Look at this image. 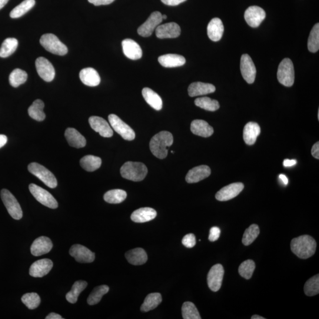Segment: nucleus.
<instances>
[{"label": "nucleus", "mask_w": 319, "mask_h": 319, "mask_svg": "<svg viewBox=\"0 0 319 319\" xmlns=\"http://www.w3.org/2000/svg\"><path fill=\"white\" fill-rule=\"evenodd\" d=\"M316 246L314 239L307 235L294 238L291 242L292 252L301 259H307L313 255Z\"/></svg>", "instance_id": "nucleus-1"}, {"label": "nucleus", "mask_w": 319, "mask_h": 319, "mask_svg": "<svg viewBox=\"0 0 319 319\" xmlns=\"http://www.w3.org/2000/svg\"><path fill=\"white\" fill-rule=\"evenodd\" d=\"M174 143V137L171 132L161 131L155 135L149 142V148L156 157L165 158L168 154V148Z\"/></svg>", "instance_id": "nucleus-2"}, {"label": "nucleus", "mask_w": 319, "mask_h": 319, "mask_svg": "<svg viewBox=\"0 0 319 319\" xmlns=\"http://www.w3.org/2000/svg\"><path fill=\"white\" fill-rule=\"evenodd\" d=\"M122 178L134 182H140L147 174V168L142 163L127 162L121 168Z\"/></svg>", "instance_id": "nucleus-3"}, {"label": "nucleus", "mask_w": 319, "mask_h": 319, "mask_svg": "<svg viewBox=\"0 0 319 319\" xmlns=\"http://www.w3.org/2000/svg\"><path fill=\"white\" fill-rule=\"evenodd\" d=\"M40 43L46 51L54 55L64 56L68 52V48L55 35H43Z\"/></svg>", "instance_id": "nucleus-4"}, {"label": "nucleus", "mask_w": 319, "mask_h": 319, "mask_svg": "<svg viewBox=\"0 0 319 319\" xmlns=\"http://www.w3.org/2000/svg\"><path fill=\"white\" fill-rule=\"evenodd\" d=\"M277 79L281 84L290 87L294 82V69L291 59L285 58L278 66Z\"/></svg>", "instance_id": "nucleus-5"}, {"label": "nucleus", "mask_w": 319, "mask_h": 319, "mask_svg": "<svg viewBox=\"0 0 319 319\" xmlns=\"http://www.w3.org/2000/svg\"><path fill=\"white\" fill-rule=\"evenodd\" d=\"M28 170L50 188H55L58 182L51 172L37 163H32L28 166Z\"/></svg>", "instance_id": "nucleus-6"}, {"label": "nucleus", "mask_w": 319, "mask_h": 319, "mask_svg": "<svg viewBox=\"0 0 319 319\" xmlns=\"http://www.w3.org/2000/svg\"><path fill=\"white\" fill-rule=\"evenodd\" d=\"M1 198L11 217L16 220L22 219L23 211L21 205L12 193L7 189H2Z\"/></svg>", "instance_id": "nucleus-7"}, {"label": "nucleus", "mask_w": 319, "mask_h": 319, "mask_svg": "<svg viewBox=\"0 0 319 319\" xmlns=\"http://www.w3.org/2000/svg\"><path fill=\"white\" fill-rule=\"evenodd\" d=\"M29 190L36 200L45 207L51 209H56L58 207L57 201L45 189L32 184L29 185Z\"/></svg>", "instance_id": "nucleus-8"}, {"label": "nucleus", "mask_w": 319, "mask_h": 319, "mask_svg": "<svg viewBox=\"0 0 319 319\" xmlns=\"http://www.w3.org/2000/svg\"><path fill=\"white\" fill-rule=\"evenodd\" d=\"M108 120L115 131L117 132L125 140L132 141L135 138V134L134 130L126 123L122 121L117 115H109Z\"/></svg>", "instance_id": "nucleus-9"}, {"label": "nucleus", "mask_w": 319, "mask_h": 319, "mask_svg": "<svg viewBox=\"0 0 319 319\" xmlns=\"http://www.w3.org/2000/svg\"><path fill=\"white\" fill-rule=\"evenodd\" d=\"M163 21L162 15L158 12L151 13L143 24L139 27L138 33L142 37H149Z\"/></svg>", "instance_id": "nucleus-10"}, {"label": "nucleus", "mask_w": 319, "mask_h": 319, "mask_svg": "<svg viewBox=\"0 0 319 319\" xmlns=\"http://www.w3.org/2000/svg\"><path fill=\"white\" fill-rule=\"evenodd\" d=\"M224 275L223 266L216 264L211 268L208 274V287L212 291L217 292L221 288Z\"/></svg>", "instance_id": "nucleus-11"}, {"label": "nucleus", "mask_w": 319, "mask_h": 319, "mask_svg": "<svg viewBox=\"0 0 319 319\" xmlns=\"http://www.w3.org/2000/svg\"><path fill=\"white\" fill-rule=\"evenodd\" d=\"M266 13L263 9L258 6H251L246 10L244 18L247 24L251 28H256L264 21Z\"/></svg>", "instance_id": "nucleus-12"}, {"label": "nucleus", "mask_w": 319, "mask_h": 319, "mask_svg": "<svg viewBox=\"0 0 319 319\" xmlns=\"http://www.w3.org/2000/svg\"><path fill=\"white\" fill-rule=\"evenodd\" d=\"M240 68L242 77L245 81L249 84H253L257 71L253 61L248 54H244L241 56Z\"/></svg>", "instance_id": "nucleus-13"}, {"label": "nucleus", "mask_w": 319, "mask_h": 319, "mask_svg": "<svg viewBox=\"0 0 319 319\" xmlns=\"http://www.w3.org/2000/svg\"><path fill=\"white\" fill-rule=\"evenodd\" d=\"M36 68L41 78L46 82H51L55 78V70L47 59L38 58L36 61Z\"/></svg>", "instance_id": "nucleus-14"}, {"label": "nucleus", "mask_w": 319, "mask_h": 319, "mask_svg": "<svg viewBox=\"0 0 319 319\" xmlns=\"http://www.w3.org/2000/svg\"><path fill=\"white\" fill-rule=\"evenodd\" d=\"M69 254L75 258L76 261L81 263H90L95 260V253L89 250L88 248L79 244L72 246Z\"/></svg>", "instance_id": "nucleus-15"}, {"label": "nucleus", "mask_w": 319, "mask_h": 319, "mask_svg": "<svg viewBox=\"0 0 319 319\" xmlns=\"http://www.w3.org/2000/svg\"><path fill=\"white\" fill-rule=\"evenodd\" d=\"M244 185L242 183H234L225 186L218 191L215 197L219 201H227L237 197L243 191Z\"/></svg>", "instance_id": "nucleus-16"}, {"label": "nucleus", "mask_w": 319, "mask_h": 319, "mask_svg": "<svg viewBox=\"0 0 319 319\" xmlns=\"http://www.w3.org/2000/svg\"><path fill=\"white\" fill-rule=\"evenodd\" d=\"M181 33L180 26L174 22L159 25L155 29L156 36L159 39L176 38L181 35Z\"/></svg>", "instance_id": "nucleus-17"}, {"label": "nucleus", "mask_w": 319, "mask_h": 319, "mask_svg": "<svg viewBox=\"0 0 319 319\" xmlns=\"http://www.w3.org/2000/svg\"><path fill=\"white\" fill-rule=\"evenodd\" d=\"M89 123L91 128L98 132L102 137L109 138L113 135V131L110 125L104 118L92 116L89 118Z\"/></svg>", "instance_id": "nucleus-18"}, {"label": "nucleus", "mask_w": 319, "mask_h": 319, "mask_svg": "<svg viewBox=\"0 0 319 319\" xmlns=\"http://www.w3.org/2000/svg\"><path fill=\"white\" fill-rule=\"evenodd\" d=\"M53 265V262L49 259L39 260L31 265L30 268V275L36 278L44 277L51 271Z\"/></svg>", "instance_id": "nucleus-19"}, {"label": "nucleus", "mask_w": 319, "mask_h": 319, "mask_svg": "<svg viewBox=\"0 0 319 319\" xmlns=\"http://www.w3.org/2000/svg\"><path fill=\"white\" fill-rule=\"evenodd\" d=\"M53 244L51 239L46 237H41L36 239L31 246V251L33 255L39 257L51 251Z\"/></svg>", "instance_id": "nucleus-20"}, {"label": "nucleus", "mask_w": 319, "mask_h": 319, "mask_svg": "<svg viewBox=\"0 0 319 319\" xmlns=\"http://www.w3.org/2000/svg\"><path fill=\"white\" fill-rule=\"evenodd\" d=\"M211 174V169L209 166H199L189 171L186 176V181L188 184H195L207 178Z\"/></svg>", "instance_id": "nucleus-21"}, {"label": "nucleus", "mask_w": 319, "mask_h": 319, "mask_svg": "<svg viewBox=\"0 0 319 319\" xmlns=\"http://www.w3.org/2000/svg\"><path fill=\"white\" fill-rule=\"evenodd\" d=\"M123 52L126 57L131 60L141 58L142 50L137 42L130 39L124 40L122 42Z\"/></svg>", "instance_id": "nucleus-22"}, {"label": "nucleus", "mask_w": 319, "mask_h": 319, "mask_svg": "<svg viewBox=\"0 0 319 319\" xmlns=\"http://www.w3.org/2000/svg\"><path fill=\"white\" fill-rule=\"evenodd\" d=\"M224 27L221 20L219 18H214L209 22L207 33L209 39L214 42L220 41L223 36Z\"/></svg>", "instance_id": "nucleus-23"}, {"label": "nucleus", "mask_w": 319, "mask_h": 319, "mask_svg": "<svg viewBox=\"0 0 319 319\" xmlns=\"http://www.w3.org/2000/svg\"><path fill=\"white\" fill-rule=\"evenodd\" d=\"M191 129L193 134L202 137H209L214 134V128L207 122L196 119L191 123Z\"/></svg>", "instance_id": "nucleus-24"}, {"label": "nucleus", "mask_w": 319, "mask_h": 319, "mask_svg": "<svg viewBox=\"0 0 319 319\" xmlns=\"http://www.w3.org/2000/svg\"><path fill=\"white\" fill-rule=\"evenodd\" d=\"M157 212L151 208H142L133 212L131 219L136 223H144L149 222L156 217Z\"/></svg>", "instance_id": "nucleus-25"}, {"label": "nucleus", "mask_w": 319, "mask_h": 319, "mask_svg": "<svg viewBox=\"0 0 319 319\" xmlns=\"http://www.w3.org/2000/svg\"><path fill=\"white\" fill-rule=\"evenodd\" d=\"M83 84L88 86H96L101 82V78L95 69L92 68L83 69L79 74Z\"/></svg>", "instance_id": "nucleus-26"}, {"label": "nucleus", "mask_w": 319, "mask_h": 319, "mask_svg": "<svg viewBox=\"0 0 319 319\" xmlns=\"http://www.w3.org/2000/svg\"><path fill=\"white\" fill-rule=\"evenodd\" d=\"M216 91L214 85L201 82H194L189 85L188 93L191 97L211 94Z\"/></svg>", "instance_id": "nucleus-27"}, {"label": "nucleus", "mask_w": 319, "mask_h": 319, "mask_svg": "<svg viewBox=\"0 0 319 319\" xmlns=\"http://www.w3.org/2000/svg\"><path fill=\"white\" fill-rule=\"evenodd\" d=\"M261 133L260 125L254 122H249L245 125L243 132V137L246 144L252 145L255 144L257 138Z\"/></svg>", "instance_id": "nucleus-28"}, {"label": "nucleus", "mask_w": 319, "mask_h": 319, "mask_svg": "<svg viewBox=\"0 0 319 319\" xmlns=\"http://www.w3.org/2000/svg\"><path fill=\"white\" fill-rule=\"evenodd\" d=\"M65 136L68 144L71 147L80 148L84 147L86 145L85 138L75 128H68L66 129Z\"/></svg>", "instance_id": "nucleus-29"}, {"label": "nucleus", "mask_w": 319, "mask_h": 319, "mask_svg": "<svg viewBox=\"0 0 319 319\" xmlns=\"http://www.w3.org/2000/svg\"><path fill=\"white\" fill-rule=\"evenodd\" d=\"M160 64L165 68H176L184 65L186 59L181 55L167 54L160 56L158 59Z\"/></svg>", "instance_id": "nucleus-30"}, {"label": "nucleus", "mask_w": 319, "mask_h": 319, "mask_svg": "<svg viewBox=\"0 0 319 319\" xmlns=\"http://www.w3.org/2000/svg\"><path fill=\"white\" fill-rule=\"evenodd\" d=\"M125 258L129 263L134 265L144 264L148 260L147 253L141 248L133 249L126 252Z\"/></svg>", "instance_id": "nucleus-31"}, {"label": "nucleus", "mask_w": 319, "mask_h": 319, "mask_svg": "<svg viewBox=\"0 0 319 319\" xmlns=\"http://www.w3.org/2000/svg\"><path fill=\"white\" fill-rule=\"evenodd\" d=\"M142 95L147 102V104L151 106L155 110H161L163 107L162 99L157 93L148 88H144L142 89Z\"/></svg>", "instance_id": "nucleus-32"}, {"label": "nucleus", "mask_w": 319, "mask_h": 319, "mask_svg": "<svg viewBox=\"0 0 319 319\" xmlns=\"http://www.w3.org/2000/svg\"><path fill=\"white\" fill-rule=\"evenodd\" d=\"M102 160L96 156L88 155L80 161L81 167L87 172H94L101 167Z\"/></svg>", "instance_id": "nucleus-33"}, {"label": "nucleus", "mask_w": 319, "mask_h": 319, "mask_svg": "<svg viewBox=\"0 0 319 319\" xmlns=\"http://www.w3.org/2000/svg\"><path fill=\"white\" fill-rule=\"evenodd\" d=\"M87 282L85 281H77L72 285L71 290L66 295V300L70 303L75 304L77 302L80 294L87 287Z\"/></svg>", "instance_id": "nucleus-34"}, {"label": "nucleus", "mask_w": 319, "mask_h": 319, "mask_svg": "<svg viewBox=\"0 0 319 319\" xmlns=\"http://www.w3.org/2000/svg\"><path fill=\"white\" fill-rule=\"evenodd\" d=\"M162 301V295L158 292L149 294L145 297L144 303L141 305L140 310L142 312H148L153 310L161 304Z\"/></svg>", "instance_id": "nucleus-35"}, {"label": "nucleus", "mask_w": 319, "mask_h": 319, "mask_svg": "<svg viewBox=\"0 0 319 319\" xmlns=\"http://www.w3.org/2000/svg\"><path fill=\"white\" fill-rule=\"evenodd\" d=\"M44 107V102L41 99L35 101L28 109L30 117L38 121L44 120L46 118L45 112H43Z\"/></svg>", "instance_id": "nucleus-36"}, {"label": "nucleus", "mask_w": 319, "mask_h": 319, "mask_svg": "<svg viewBox=\"0 0 319 319\" xmlns=\"http://www.w3.org/2000/svg\"><path fill=\"white\" fill-rule=\"evenodd\" d=\"M127 192L121 189H114L105 193L104 199L105 202L112 204H118L127 198Z\"/></svg>", "instance_id": "nucleus-37"}, {"label": "nucleus", "mask_w": 319, "mask_h": 319, "mask_svg": "<svg viewBox=\"0 0 319 319\" xmlns=\"http://www.w3.org/2000/svg\"><path fill=\"white\" fill-rule=\"evenodd\" d=\"M35 4V0H25L13 10L10 16L12 19L21 18L29 11H31Z\"/></svg>", "instance_id": "nucleus-38"}, {"label": "nucleus", "mask_w": 319, "mask_h": 319, "mask_svg": "<svg viewBox=\"0 0 319 319\" xmlns=\"http://www.w3.org/2000/svg\"><path fill=\"white\" fill-rule=\"evenodd\" d=\"M18 47V41L15 38H8L2 43L0 48V57L8 58L16 51Z\"/></svg>", "instance_id": "nucleus-39"}, {"label": "nucleus", "mask_w": 319, "mask_h": 319, "mask_svg": "<svg viewBox=\"0 0 319 319\" xmlns=\"http://www.w3.org/2000/svg\"><path fill=\"white\" fill-rule=\"evenodd\" d=\"M109 290V288L106 285H102L95 287L87 299L88 304L92 305L99 303L104 295L108 293Z\"/></svg>", "instance_id": "nucleus-40"}, {"label": "nucleus", "mask_w": 319, "mask_h": 319, "mask_svg": "<svg viewBox=\"0 0 319 319\" xmlns=\"http://www.w3.org/2000/svg\"><path fill=\"white\" fill-rule=\"evenodd\" d=\"M195 104L198 107L209 111H215L220 107L219 102L215 99L209 97H202L196 99Z\"/></svg>", "instance_id": "nucleus-41"}, {"label": "nucleus", "mask_w": 319, "mask_h": 319, "mask_svg": "<svg viewBox=\"0 0 319 319\" xmlns=\"http://www.w3.org/2000/svg\"><path fill=\"white\" fill-rule=\"evenodd\" d=\"M27 79H28V74L21 69H15L9 76L10 84L15 88L25 84Z\"/></svg>", "instance_id": "nucleus-42"}, {"label": "nucleus", "mask_w": 319, "mask_h": 319, "mask_svg": "<svg viewBox=\"0 0 319 319\" xmlns=\"http://www.w3.org/2000/svg\"><path fill=\"white\" fill-rule=\"evenodd\" d=\"M183 318L184 319H201L200 314L195 305L190 301L185 302L182 307Z\"/></svg>", "instance_id": "nucleus-43"}, {"label": "nucleus", "mask_w": 319, "mask_h": 319, "mask_svg": "<svg viewBox=\"0 0 319 319\" xmlns=\"http://www.w3.org/2000/svg\"><path fill=\"white\" fill-rule=\"evenodd\" d=\"M308 51L312 53H315L319 49V24H315L310 33L308 40Z\"/></svg>", "instance_id": "nucleus-44"}, {"label": "nucleus", "mask_w": 319, "mask_h": 319, "mask_svg": "<svg viewBox=\"0 0 319 319\" xmlns=\"http://www.w3.org/2000/svg\"><path fill=\"white\" fill-rule=\"evenodd\" d=\"M260 234V228L256 224H252L250 227L246 229L243 238H242V243L245 246L251 245L255 239Z\"/></svg>", "instance_id": "nucleus-45"}, {"label": "nucleus", "mask_w": 319, "mask_h": 319, "mask_svg": "<svg viewBox=\"0 0 319 319\" xmlns=\"http://www.w3.org/2000/svg\"><path fill=\"white\" fill-rule=\"evenodd\" d=\"M305 295L307 296H314L319 292V275H314L305 282L304 287Z\"/></svg>", "instance_id": "nucleus-46"}, {"label": "nucleus", "mask_w": 319, "mask_h": 319, "mask_svg": "<svg viewBox=\"0 0 319 319\" xmlns=\"http://www.w3.org/2000/svg\"><path fill=\"white\" fill-rule=\"evenodd\" d=\"M255 269V264L254 261L248 260L244 261L239 266L238 271L239 275L247 280L252 277Z\"/></svg>", "instance_id": "nucleus-47"}, {"label": "nucleus", "mask_w": 319, "mask_h": 319, "mask_svg": "<svg viewBox=\"0 0 319 319\" xmlns=\"http://www.w3.org/2000/svg\"><path fill=\"white\" fill-rule=\"evenodd\" d=\"M22 301L29 309H35L41 304V297L36 292H30L23 295Z\"/></svg>", "instance_id": "nucleus-48"}, {"label": "nucleus", "mask_w": 319, "mask_h": 319, "mask_svg": "<svg viewBox=\"0 0 319 319\" xmlns=\"http://www.w3.org/2000/svg\"><path fill=\"white\" fill-rule=\"evenodd\" d=\"M182 244L185 247L187 248H191L194 247L196 244H197L195 235L189 234L185 235L182 239Z\"/></svg>", "instance_id": "nucleus-49"}, {"label": "nucleus", "mask_w": 319, "mask_h": 319, "mask_svg": "<svg viewBox=\"0 0 319 319\" xmlns=\"http://www.w3.org/2000/svg\"><path fill=\"white\" fill-rule=\"evenodd\" d=\"M221 235V229L218 227H212L209 232V240L211 242L217 241Z\"/></svg>", "instance_id": "nucleus-50"}, {"label": "nucleus", "mask_w": 319, "mask_h": 319, "mask_svg": "<svg viewBox=\"0 0 319 319\" xmlns=\"http://www.w3.org/2000/svg\"><path fill=\"white\" fill-rule=\"evenodd\" d=\"M115 0H88V2L95 6L108 5L111 4Z\"/></svg>", "instance_id": "nucleus-51"}, {"label": "nucleus", "mask_w": 319, "mask_h": 319, "mask_svg": "<svg viewBox=\"0 0 319 319\" xmlns=\"http://www.w3.org/2000/svg\"><path fill=\"white\" fill-rule=\"evenodd\" d=\"M165 5L170 6H176L181 4L186 1V0H161Z\"/></svg>", "instance_id": "nucleus-52"}, {"label": "nucleus", "mask_w": 319, "mask_h": 319, "mask_svg": "<svg viewBox=\"0 0 319 319\" xmlns=\"http://www.w3.org/2000/svg\"><path fill=\"white\" fill-rule=\"evenodd\" d=\"M311 154L315 158H319V142H317L311 148Z\"/></svg>", "instance_id": "nucleus-53"}, {"label": "nucleus", "mask_w": 319, "mask_h": 319, "mask_svg": "<svg viewBox=\"0 0 319 319\" xmlns=\"http://www.w3.org/2000/svg\"><path fill=\"white\" fill-rule=\"evenodd\" d=\"M297 164V161L295 160L285 159L283 162V166L284 167H291Z\"/></svg>", "instance_id": "nucleus-54"}, {"label": "nucleus", "mask_w": 319, "mask_h": 319, "mask_svg": "<svg viewBox=\"0 0 319 319\" xmlns=\"http://www.w3.org/2000/svg\"><path fill=\"white\" fill-rule=\"evenodd\" d=\"M8 142V137L5 135L0 134V148L4 147Z\"/></svg>", "instance_id": "nucleus-55"}, {"label": "nucleus", "mask_w": 319, "mask_h": 319, "mask_svg": "<svg viewBox=\"0 0 319 319\" xmlns=\"http://www.w3.org/2000/svg\"><path fill=\"white\" fill-rule=\"evenodd\" d=\"M46 319H63V318L61 315H59L57 313H50L47 317H46Z\"/></svg>", "instance_id": "nucleus-56"}, {"label": "nucleus", "mask_w": 319, "mask_h": 319, "mask_svg": "<svg viewBox=\"0 0 319 319\" xmlns=\"http://www.w3.org/2000/svg\"><path fill=\"white\" fill-rule=\"evenodd\" d=\"M279 178H280L284 185H287L288 184V180L286 176L284 175H280L279 176Z\"/></svg>", "instance_id": "nucleus-57"}, {"label": "nucleus", "mask_w": 319, "mask_h": 319, "mask_svg": "<svg viewBox=\"0 0 319 319\" xmlns=\"http://www.w3.org/2000/svg\"><path fill=\"white\" fill-rule=\"evenodd\" d=\"M9 1V0H0V10L4 8Z\"/></svg>", "instance_id": "nucleus-58"}, {"label": "nucleus", "mask_w": 319, "mask_h": 319, "mask_svg": "<svg viewBox=\"0 0 319 319\" xmlns=\"http://www.w3.org/2000/svg\"><path fill=\"white\" fill-rule=\"evenodd\" d=\"M252 319H264L265 318L259 315H254L251 317Z\"/></svg>", "instance_id": "nucleus-59"}, {"label": "nucleus", "mask_w": 319, "mask_h": 319, "mask_svg": "<svg viewBox=\"0 0 319 319\" xmlns=\"http://www.w3.org/2000/svg\"><path fill=\"white\" fill-rule=\"evenodd\" d=\"M162 19H163V20L167 19V16H166V15H162Z\"/></svg>", "instance_id": "nucleus-60"}, {"label": "nucleus", "mask_w": 319, "mask_h": 319, "mask_svg": "<svg viewBox=\"0 0 319 319\" xmlns=\"http://www.w3.org/2000/svg\"><path fill=\"white\" fill-rule=\"evenodd\" d=\"M318 119H319V111H318Z\"/></svg>", "instance_id": "nucleus-61"}]
</instances>
